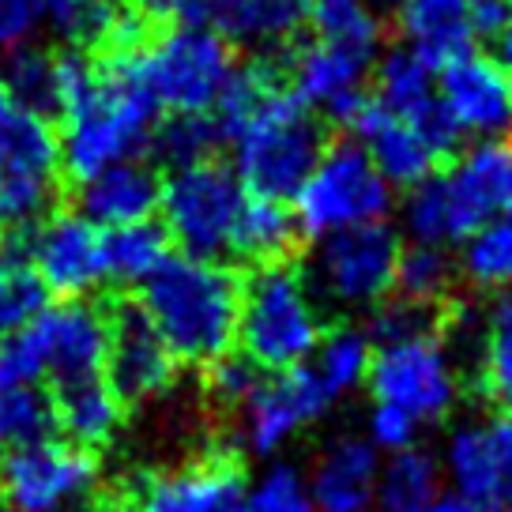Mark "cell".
I'll return each mask as SVG.
<instances>
[{
  "instance_id": "cell-33",
  "label": "cell",
  "mask_w": 512,
  "mask_h": 512,
  "mask_svg": "<svg viewBox=\"0 0 512 512\" xmlns=\"http://www.w3.org/2000/svg\"><path fill=\"white\" fill-rule=\"evenodd\" d=\"M403 230L415 245H441L445 249L448 241H460L464 245L467 226L460 219V211L452 204V192L445 185V174H430L426 181H418L407 189V200H403Z\"/></svg>"
},
{
  "instance_id": "cell-13",
  "label": "cell",
  "mask_w": 512,
  "mask_h": 512,
  "mask_svg": "<svg viewBox=\"0 0 512 512\" xmlns=\"http://www.w3.org/2000/svg\"><path fill=\"white\" fill-rule=\"evenodd\" d=\"M445 475L452 494L482 509H512V415L464 422L445 445Z\"/></svg>"
},
{
  "instance_id": "cell-1",
  "label": "cell",
  "mask_w": 512,
  "mask_h": 512,
  "mask_svg": "<svg viewBox=\"0 0 512 512\" xmlns=\"http://www.w3.org/2000/svg\"><path fill=\"white\" fill-rule=\"evenodd\" d=\"M61 166L80 185L117 162L140 159L159 128V102L140 68V49L110 53L91 68L83 53H61Z\"/></svg>"
},
{
  "instance_id": "cell-22",
  "label": "cell",
  "mask_w": 512,
  "mask_h": 512,
  "mask_svg": "<svg viewBox=\"0 0 512 512\" xmlns=\"http://www.w3.org/2000/svg\"><path fill=\"white\" fill-rule=\"evenodd\" d=\"M445 185L467 234L512 208V140H479L448 166Z\"/></svg>"
},
{
  "instance_id": "cell-17",
  "label": "cell",
  "mask_w": 512,
  "mask_h": 512,
  "mask_svg": "<svg viewBox=\"0 0 512 512\" xmlns=\"http://www.w3.org/2000/svg\"><path fill=\"white\" fill-rule=\"evenodd\" d=\"M177 358L166 347V339L155 332V324L144 317L140 305H128L110 320V373L113 392L121 400H151L174 381Z\"/></svg>"
},
{
  "instance_id": "cell-50",
  "label": "cell",
  "mask_w": 512,
  "mask_h": 512,
  "mask_svg": "<svg viewBox=\"0 0 512 512\" xmlns=\"http://www.w3.org/2000/svg\"><path fill=\"white\" fill-rule=\"evenodd\" d=\"M501 68H505V76L512 80V23L501 31V38H497V57H494Z\"/></svg>"
},
{
  "instance_id": "cell-24",
  "label": "cell",
  "mask_w": 512,
  "mask_h": 512,
  "mask_svg": "<svg viewBox=\"0 0 512 512\" xmlns=\"http://www.w3.org/2000/svg\"><path fill=\"white\" fill-rule=\"evenodd\" d=\"M76 204L87 223L98 230H117V226L151 223V215L162 204V181L159 174L144 166L140 159L117 162L102 174L80 181Z\"/></svg>"
},
{
  "instance_id": "cell-26",
  "label": "cell",
  "mask_w": 512,
  "mask_h": 512,
  "mask_svg": "<svg viewBox=\"0 0 512 512\" xmlns=\"http://www.w3.org/2000/svg\"><path fill=\"white\" fill-rule=\"evenodd\" d=\"M403 46L415 49L430 64H445L448 57L471 49V27H467V0H400Z\"/></svg>"
},
{
  "instance_id": "cell-28",
  "label": "cell",
  "mask_w": 512,
  "mask_h": 512,
  "mask_svg": "<svg viewBox=\"0 0 512 512\" xmlns=\"http://www.w3.org/2000/svg\"><path fill=\"white\" fill-rule=\"evenodd\" d=\"M61 170V132L49 125V117L12 106L0 121V174L49 181Z\"/></svg>"
},
{
  "instance_id": "cell-32",
  "label": "cell",
  "mask_w": 512,
  "mask_h": 512,
  "mask_svg": "<svg viewBox=\"0 0 512 512\" xmlns=\"http://www.w3.org/2000/svg\"><path fill=\"white\" fill-rule=\"evenodd\" d=\"M298 241V219L287 204L279 200H264V196H249L245 211L234 230V245L230 253L245 256L253 264H275L294 249Z\"/></svg>"
},
{
  "instance_id": "cell-45",
  "label": "cell",
  "mask_w": 512,
  "mask_h": 512,
  "mask_svg": "<svg viewBox=\"0 0 512 512\" xmlns=\"http://www.w3.org/2000/svg\"><path fill=\"white\" fill-rule=\"evenodd\" d=\"M260 381H264L260 369L245 354H223L219 362H211V373H208L211 396L219 403H230V407H241L260 388Z\"/></svg>"
},
{
  "instance_id": "cell-6",
  "label": "cell",
  "mask_w": 512,
  "mask_h": 512,
  "mask_svg": "<svg viewBox=\"0 0 512 512\" xmlns=\"http://www.w3.org/2000/svg\"><path fill=\"white\" fill-rule=\"evenodd\" d=\"M245 200H249V189L241 185L234 166L204 159L166 177L159 211L166 219V234L181 245V253L219 260L234 245Z\"/></svg>"
},
{
  "instance_id": "cell-44",
  "label": "cell",
  "mask_w": 512,
  "mask_h": 512,
  "mask_svg": "<svg viewBox=\"0 0 512 512\" xmlns=\"http://www.w3.org/2000/svg\"><path fill=\"white\" fill-rule=\"evenodd\" d=\"M42 377H46V362H42V347H38L31 324L16 336L0 339V388L38 384Z\"/></svg>"
},
{
  "instance_id": "cell-12",
  "label": "cell",
  "mask_w": 512,
  "mask_h": 512,
  "mask_svg": "<svg viewBox=\"0 0 512 512\" xmlns=\"http://www.w3.org/2000/svg\"><path fill=\"white\" fill-rule=\"evenodd\" d=\"M437 98L460 136L512 140V80L494 57L464 49L437 64Z\"/></svg>"
},
{
  "instance_id": "cell-35",
  "label": "cell",
  "mask_w": 512,
  "mask_h": 512,
  "mask_svg": "<svg viewBox=\"0 0 512 512\" xmlns=\"http://www.w3.org/2000/svg\"><path fill=\"white\" fill-rule=\"evenodd\" d=\"M57 433V403L53 392L42 384H12L0 388V448L16 452L42 441H53Z\"/></svg>"
},
{
  "instance_id": "cell-21",
  "label": "cell",
  "mask_w": 512,
  "mask_h": 512,
  "mask_svg": "<svg viewBox=\"0 0 512 512\" xmlns=\"http://www.w3.org/2000/svg\"><path fill=\"white\" fill-rule=\"evenodd\" d=\"M121 16L125 0H0V49H23L42 19L76 42L106 46Z\"/></svg>"
},
{
  "instance_id": "cell-42",
  "label": "cell",
  "mask_w": 512,
  "mask_h": 512,
  "mask_svg": "<svg viewBox=\"0 0 512 512\" xmlns=\"http://www.w3.org/2000/svg\"><path fill=\"white\" fill-rule=\"evenodd\" d=\"M245 512H317L309 497V479L298 467H268L253 490H245Z\"/></svg>"
},
{
  "instance_id": "cell-9",
  "label": "cell",
  "mask_w": 512,
  "mask_h": 512,
  "mask_svg": "<svg viewBox=\"0 0 512 512\" xmlns=\"http://www.w3.org/2000/svg\"><path fill=\"white\" fill-rule=\"evenodd\" d=\"M400 253V234L388 223L354 226L332 238H320L313 256V287L343 309L381 305L384 294L396 290Z\"/></svg>"
},
{
  "instance_id": "cell-11",
  "label": "cell",
  "mask_w": 512,
  "mask_h": 512,
  "mask_svg": "<svg viewBox=\"0 0 512 512\" xmlns=\"http://www.w3.org/2000/svg\"><path fill=\"white\" fill-rule=\"evenodd\" d=\"M328 388L317 381L313 366H298L260 381L241 403V448L249 456H275L332 407Z\"/></svg>"
},
{
  "instance_id": "cell-16",
  "label": "cell",
  "mask_w": 512,
  "mask_h": 512,
  "mask_svg": "<svg viewBox=\"0 0 512 512\" xmlns=\"http://www.w3.org/2000/svg\"><path fill=\"white\" fill-rule=\"evenodd\" d=\"M369 68L373 57L354 53V49L324 46L313 42L294 53L290 61V95L305 102L309 110H320L336 125H354V117L366 110Z\"/></svg>"
},
{
  "instance_id": "cell-46",
  "label": "cell",
  "mask_w": 512,
  "mask_h": 512,
  "mask_svg": "<svg viewBox=\"0 0 512 512\" xmlns=\"http://www.w3.org/2000/svg\"><path fill=\"white\" fill-rule=\"evenodd\" d=\"M369 433L366 441L377 452H388V456H396V452H407V448H415V437H418V422L411 415H403L396 407H388V403H373V411H369Z\"/></svg>"
},
{
  "instance_id": "cell-25",
  "label": "cell",
  "mask_w": 512,
  "mask_h": 512,
  "mask_svg": "<svg viewBox=\"0 0 512 512\" xmlns=\"http://www.w3.org/2000/svg\"><path fill=\"white\" fill-rule=\"evenodd\" d=\"M31 226L0 234V339L16 336L49 309V290L31 268Z\"/></svg>"
},
{
  "instance_id": "cell-20",
  "label": "cell",
  "mask_w": 512,
  "mask_h": 512,
  "mask_svg": "<svg viewBox=\"0 0 512 512\" xmlns=\"http://www.w3.org/2000/svg\"><path fill=\"white\" fill-rule=\"evenodd\" d=\"M140 512H245V482L234 460L211 456L147 479Z\"/></svg>"
},
{
  "instance_id": "cell-52",
  "label": "cell",
  "mask_w": 512,
  "mask_h": 512,
  "mask_svg": "<svg viewBox=\"0 0 512 512\" xmlns=\"http://www.w3.org/2000/svg\"><path fill=\"white\" fill-rule=\"evenodd\" d=\"M501 512H512V509H501Z\"/></svg>"
},
{
  "instance_id": "cell-4",
  "label": "cell",
  "mask_w": 512,
  "mask_h": 512,
  "mask_svg": "<svg viewBox=\"0 0 512 512\" xmlns=\"http://www.w3.org/2000/svg\"><path fill=\"white\" fill-rule=\"evenodd\" d=\"M324 324H320L313 287L298 268L283 260L260 264L249 283H241V354L260 373H287L305 366L317 351Z\"/></svg>"
},
{
  "instance_id": "cell-34",
  "label": "cell",
  "mask_w": 512,
  "mask_h": 512,
  "mask_svg": "<svg viewBox=\"0 0 512 512\" xmlns=\"http://www.w3.org/2000/svg\"><path fill=\"white\" fill-rule=\"evenodd\" d=\"M305 23L313 27L317 42H324V46L377 57L381 16L369 0H305Z\"/></svg>"
},
{
  "instance_id": "cell-7",
  "label": "cell",
  "mask_w": 512,
  "mask_h": 512,
  "mask_svg": "<svg viewBox=\"0 0 512 512\" xmlns=\"http://www.w3.org/2000/svg\"><path fill=\"white\" fill-rule=\"evenodd\" d=\"M140 68L159 102V110L181 117H204L219 106L226 83L234 80L238 64L219 34L204 27H170V31L140 49Z\"/></svg>"
},
{
  "instance_id": "cell-49",
  "label": "cell",
  "mask_w": 512,
  "mask_h": 512,
  "mask_svg": "<svg viewBox=\"0 0 512 512\" xmlns=\"http://www.w3.org/2000/svg\"><path fill=\"white\" fill-rule=\"evenodd\" d=\"M430 512H486V509L475 505V501H467V497H460V494H441L437 501H433Z\"/></svg>"
},
{
  "instance_id": "cell-18",
  "label": "cell",
  "mask_w": 512,
  "mask_h": 512,
  "mask_svg": "<svg viewBox=\"0 0 512 512\" xmlns=\"http://www.w3.org/2000/svg\"><path fill=\"white\" fill-rule=\"evenodd\" d=\"M181 23L219 34L226 46L272 49L305 23V0H185Z\"/></svg>"
},
{
  "instance_id": "cell-43",
  "label": "cell",
  "mask_w": 512,
  "mask_h": 512,
  "mask_svg": "<svg viewBox=\"0 0 512 512\" xmlns=\"http://www.w3.org/2000/svg\"><path fill=\"white\" fill-rule=\"evenodd\" d=\"M433 332V317L430 305L407 302V298H388L373 309V317L366 324V336L373 339V347H388V343H403V339L415 336H430Z\"/></svg>"
},
{
  "instance_id": "cell-30",
  "label": "cell",
  "mask_w": 512,
  "mask_h": 512,
  "mask_svg": "<svg viewBox=\"0 0 512 512\" xmlns=\"http://www.w3.org/2000/svg\"><path fill=\"white\" fill-rule=\"evenodd\" d=\"M441 497V464L426 448H407L388 456L369 512H430Z\"/></svg>"
},
{
  "instance_id": "cell-36",
  "label": "cell",
  "mask_w": 512,
  "mask_h": 512,
  "mask_svg": "<svg viewBox=\"0 0 512 512\" xmlns=\"http://www.w3.org/2000/svg\"><path fill=\"white\" fill-rule=\"evenodd\" d=\"M373 351L377 347L366 336V328H332L328 336H320L313 351V373L328 388V396L339 400L354 388H362V381H369Z\"/></svg>"
},
{
  "instance_id": "cell-2",
  "label": "cell",
  "mask_w": 512,
  "mask_h": 512,
  "mask_svg": "<svg viewBox=\"0 0 512 512\" xmlns=\"http://www.w3.org/2000/svg\"><path fill=\"white\" fill-rule=\"evenodd\" d=\"M140 290L144 317L177 362L211 366L238 343L241 279L223 260L170 256Z\"/></svg>"
},
{
  "instance_id": "cell-15",
  "label": "cell",
  "mask_w": 512,
  "mask_h": 512,
  "mask_svg": "<svg viewBox=\"0 0 512 512\" xmlns=\"http://www.w3.org/2000/svg\"><path fill=\"white\" fill-rule=\"evenodd\" d=\"M46 377L53 388L76 381H91L106 373V354H110V320L87 302H61L49 305L42 317L31 324Z\"/></svg>"
},
{
  "instance_id": "cell-8",
  "label": "cell",
  "mask_w": 512,
  "mask_h": 512,
  "mask_svg": "<svg viewBox=\"0 0 512 512\" xmlns=\"http://www.w3.org/2000/svg\"><path fill=\"white\" fill-rule=\"evenodd\" d=\"M369 388L377 403L411 415L418 426L441 422L460 400L456 366L448 358V347L433 332L377 347L369 366Z\"/></svg>"
},
{
  "instance_id": "cell-19",
  "label": "cell",
  "mask_w": 512,
  "mask_h": 512,
  "mask_svg": "<svg viewBox=\"0 0 512 512\" xmlns=\"http://www.w3.org/2000/svg\"><path fill=\"white\" fill-rule=\"evenodd\" d=\"M381 452L366 437L343 433L320 448L309 471V497L317 512H369L381 482Z\"/></svg>"
},
{
  "instance_id": "cell-40",
  "label": "cell",
  "mask_w": 512,
  "mask_h": 512,
  "mask_svg": "<svg viewBox=\"0 0 512 512\" xmlns=\"http://www.w3.org/2000/svg\"><path fill=\"white\" fill-rule=\"evenodd\" d=\"M219 140L223 136H219V128H215L208 113L204 117H181V113H174L170 121H162L155 128L151 147H155V155L162 162H170L174 170H181V166L211 159V147L219 144Z\"/></svg>"
},
{
  "instance_id": "cell-39",
  "label": "cell",
  "mask_w": 512,
  "mask_h": 512,
  "mask_svg": "<svg viewBox=\"0 0 512 512\" xmlns=\"http://www.w3.org/2000/svg\"><path fill=\"white\" fill-rule=\"evenodd\" d=\"M452 283V260L441 245H411L396 264V290L400 298L418 305H433Z\"/></svg>"
},
{
  "instance_id": "cell-48",
  "label": "cell",
  "mask_w": 512,
  "mask_h": 512,
  "mask_svg": "<svg viewBox=\"0 0 512 512\" xmlns=\"http://www.w3.org/2000/svg\"><path fill=\"white\" fill-rule=\"evenodd\" d=\"M125 8L144 23H170L185 16V0H125Z\"/></svg>"
},
{
  "instance_id": "cell-51",
  "label": "cell",
  "mask_w": 512,
  "mask_h": 512,
  "mask_svg": "<svg viewBox=\"0 0 512 512\" xmlns=\"http://www.w3.org/2000/svg\"><path fill=\"white\" fill-rule=\"evenodd\" d=\"M83 512H140V509H121V505H106V509H83Z\"/></svg>"
},
{
  "instance_id": "cell-27",
  "label": "cell",
  "mask_w": 512,
  "mask_h": 512,
  "mask_svg": "<svg viewBox=\"0 0 512 512\" xmlns=\"http://www.w3.org/2000/svg\"><path fill=\"white\" fill-rule=\"evenodd\" d=\"M53 403H57V430H64V437L80 448L106 445L121 426V411H125V400L113 392L106 377L61 384L53 392Z\"/></svg>"
},
{
  "instance_id": "cell-10",
  "label": "cell",
  "mask_w": 512,
  "mask_h": 512,
  "mask_svg": "<svg viewBox=\"0 0 512 512\" xmlns=\"http://www.w3.org/2000/svg\"><path fill=\"white\" fill-rule=\"evenodd\" d=\"M98 486V460L72 441L16 448L0 464V501L8 512H76Z\"/></svg>"
},
{
  "instance_id": "cell-23",
  "label": "cell",
  "mask_w": 512,
  "mask_h": 512,
  "mask_svg": "<svg viewBox=\"0 0 512 512\" xmlns=\"http://www.w3.org/2000/svg\"><path fill=\"white\" fill-rule=\"evenodd\" d=\"M351 128L392 189H411V185H418V181H426L433 174L437 151L430 147V140L411 121L384 110L373 95H369L366 110L354 117Z\"/></svg>"
},
{
  "instance_id": "cell-5",
  "label": "cell",
  "mask_w": 512,
  "mask_h": 512,
  "mask_svg": "<svg viewBox=\"0 0 512 512\" xmlns=\"http://www.w3.org/2000/svg\"><path fill=\"white\" fill-rule=\"evenodd\" d=\"M290 204L298 234L320 241L354 226L384 223L392 208V185L384 181L358 140H339L324 147L313 174L305 177L302 192Z\"/></svg>"
},
{
  "instance_id": "cell-37",
  "label": "cell",
  "mask_w": 512,
  "mask_h": 512,
  "mask_svg": "<svg viewBox=\"0 0 512 512\" xmlns=\"http://www.w3.org/2000/svg\"><path fill=\"white\" fill-rule=\"evenodd\" d=\"M460 268L482 290H512V208L467 234Z\"/></svg>"
},
{
  "instance_id": "cell-41",
  "label": "cell",
  "mask_w": 512,
  "mask_h": 512,
  "mask_svg": "<svg viewBox=\"0 0 512 512\" xmlns=\"http://www.w3.org/2000/svg\"><path fill=\"white\" fill-rule=\"evenodd\" d=\"M482 373L486 388L509 407L512 403V290L497 298L486 320V347H482Z\"/></svg>"
},
{
  "instance_id": "cell-29",
  "label": "cell",
  "mask_w": 512,
  "mask_h": 512,
  "mask_svg": "<svg viewBox=\"0 0 512 512\" xmlns=\"http://www.w3.org/2000/svg\"><path fill=\"white\" fill-rule=\"evenodd\" d=\"M377 102L388 113H396L403 121L415 125L422 113H430L437 106V64L426 57H418L415 49H392L388 57L377 64Z\"/></svg>"
},
{
  "instance_id": "cell-31",
  "label": "cell",
  "mask_w": 512,
  "mask_h": 512,
  "mask_svg": "<svg viewBox=\"0 0 512 512\" xmlns=\"http://www.w3.org/2000/svg\"><path fill=\"white\" fill-rule=\"evenodd\" d=\"M102 256H106V279L144 287L147 279L170 260V234L155 219L102 230Z\"/></svg>"
},
{
  "instance_id": "cell-3",
  "label": "cell",
  "mask_w": 512,
  "mask_h": 512,
  "mask_svg": "<svg viewBox=\"0 0 512 512\" xmlns=\"http://www.w3.org/2000/svg\"><path fill=\"white\" fill-rule=\"evenodd\" d=\"M230 144H234V174L241 177L249 196L279 204L302 192L305 177L313 174V166L328 147L313 110L279 83L230 132Z\"/></svg>"
},
{
  "instance_id": "cell-14",
  "label": "cell",
  "mask_w": 512,
  "mask_h": 512,
  "mask_svg": "<svg viewBox=\"0 0 512 512\" xmlns=\"http://www.w3.org/2000/svg\"><path fill=\"white\" fill-rule=\"evenodd\" d=\"M31 268L42 287L64 302H80L83 294L106 283V256H102V230L87 223L80 211H61L46 226L34 230Z\"/></svg>"
},
{
  "instance_id": "cell-38",
  "label": "cell",
  "mask_w": 512,
  "mask_h": 512,
  "mask_svg": "<svg viewBox=\"0 0 512 512\" xmlns=\"http://www.w3.org/2000/svg\"><path fill=\"white\" fill-rule=\"evenodd\" d=\"M0 83H4V91L19 110H31L38 117L61 113V68H57L53 53L16 49Z\"/></svg>"
},
{
  "instance_id": "cell-47",
  "label": "cell",
  "mask_w": 512,
  "mask_h": 512,
  "mask_svg": "<svg viewBox=\"0 0 512 512\" xmlns=\"http://www.w3.org/2000/svg\"><path fill=\"white\" fill-rule=\"evenodd\" d=\"M512 23V0H467V27L471 38H501Z\"/></svg>"
}]
</instances>
